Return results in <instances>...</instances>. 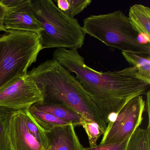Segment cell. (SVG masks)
<instances>
[{
  "label": "cell",
  "mask_w": 150,
  "mask_h": 150,
  "mask_svg": "<svg viewBox=\"0 0 150 150\" xmlns=\"http://www.w3.org/2000/svg\"><path fill=\"white\" fill-rule=\"evenodd\" d=\"M3 26L6 31L21 30L38 35L43 30L33 13L30 0H18L13 6L6 8Z\"/></svg>",
  "instance_id": "cell-8"
},
{
  "label": "cell",
  "mask_w": 150,
  "mask_h": 150,
  "mask_svg": "<svg viewBox=\"0 0 150 150\" xmlns=\"http://www.w3.org/2000/svg\"><path fill=\"white\" fill-rule=\"evenodd\" d=\"M125 60L137 69L139 77L150 84V53H138L122 52Z\"/></svg>",
  "instance_id": "cell-13"
},
{
  "label": "cell",
  "mask_w": 150,
  "mask_h": 150,
  "mask_svg": "<svg viewBox=\"0 0 150 150\" xmlns=\"http://www.w3.org/2000/svg\"><path fill=\"white\" fill-rule=\"evenodd\" d=\"M92 0H58L57 7L71 17L83 12L92 3Z\"/></svg>",
  "instance_id": "cell-17"
},
{
  "label": "cell",
  "mask_w": 150,
  "mask_h": 150,
  "mask_svg": "<svg viewBox=\"0 0 150 150\" xmlns=\"http://www.w3.org/2000/svg\"><path fill=\"white\" fill-rule=\"evenodd\" d=\"M44 102L42 91L28 75L0 89V108L13 111L23 110Z\"/></svg>",
  "instance_id": "cell-7"
},
{
  "label": "cell",
  "mask_w": 150,
  "mask_h": 150,
  "mask_svg": "<svg viewBox=\"0 0 150 150\" xmlns=\"http://www.w3.org/2000/svg\"><path fill=\"white\" fill-rule=\"evenodd\" d=\"M146 103H145V109H146V112L148 114V124L147 127L150 128V90H148L147 93H146Z\"/></svg>",
  "instance_id": "cell-22"
},
{
  "label": "cell",
  "mask_w": 150,
  "mask_h": 150,
  "mask_svg": "<svg viewBox=\"0 0 150 150\" xmlns=\"http://www.w3.org/2000/svg\"><path fill=\"white\" fill-rule=\"evenodd\" d=\"M28 110L36 122L45 133L56 126L71 124L57 118L51 114L39 110L35 105L30 107L28 108Z\"/></svg>",
  "instance_id": "cell-14"
},
{
  "label": "cell",
  "mask_w": 150,
  "mask_h": 150,
  "mask_svg": "<svg viewBox=\"0 0 150 150\" xmlns=\"http://www.w3.org/2000/svg\"><path fill=\"white\" fill-rule=\"evenodd\" d=\"M42 91L44 102L62 104L94 121L103 132L107 124L80 82L57 60H46L28 72Z\"/></svg>",
  "instance_id": "cell-2"
},
{
  "label": "cell",
  "mask_w": 150,
  "mask_h": 150,
  "mask_svg": "<svg viewBox=\"0 0 150 150\" xmlns=\"http://www.w3.org/2000/svg\"><path fill=\"white\" fill-rule=\"evenodd\" d=\"M126 150H150V128H137L130 138Z\"/></svg>",
  "instance_id": "cell-16"
},
{
  "label": "cell",
  "mask_w": 150,
  "mask_h": 150,
  "mask_svg": "<svg viewBox=\"0 0 150 150\" xmlns=\"http://www.w3.org/2000/svg\"><path fill=\"white\" fill-rule=\"evenodd\" d=\"M33 13L42 31L38 35L42 49H80L85 34L77 19L59 9L51 0L31 1Z\"/></svg>",
  "instance_id": "cell-3"
},
{
  "label": "cell",
  "mask_w": 150,
  "mask_h": 150,
  "mask_svg": "<svg viewBox=\"0 0 150 150\" xmlns=\"http://www.w3.org/2000/svg\"><path fill=\"white\" fill-rule=\"evenodd\" d=\"M73 125L56 126L46 132L51 150H82Z\"/></svg>",
  "instance_id": "cell-10"
},
{
  "label": "cell",
  "mask_w": 150,
  "mask_h": 150,
  "mask_svg": "<svg viewBox=\"0 0 150 150\" xmlns=\"http://www.w3.org/2000/svg\"><path fill=\"white\" fill-rule=\"evenodd\" d=\"M53 59L76 75L107 125L127 102L146 94L150 88V84L139 77L134 67L120 71L99 72L86 64L78 50L64 48H57L53 52Z\"/></svg>",
  "instance_id": "cell-1"
},
{
  "label": "cell",
  "mask_w": 150,
  "mask_h": 150,
  "mask_svg": "<svg viewBox=\"0 0 150 150\" xmlns=\"http://www.w3.org/2000/svg\"><path fill=\"white\" fill-rule=\"evenodd\" d=\"M13 112L0 108V150H11L8 139V125Z\"/></svg>",
  "instance_id": "cell-18"
},
{
  "label": "cell",
  "mask_w": 150,
  "mask_h": 150,
  "mask_svg": "<svg viewBox=\"0 0 150 150\" xmlns=\"http://www.w3.org/2000/svg\"><path fill=\"white\" fill-rule=\"evenodd\" d=\"M34 105L39 110L51 114L59 119L73 125L74 127L81 124L83 117L73 110L64 105L45 102Z\"/></svg>",
  "instance_id": "cell-11"
},
{
  "label": "cell",
  "mask_w": 150,
  "mask_h": 150,
  "mask_svg": "<svg viewBox=\"0 0 150 150\" xmlns=\"http://www.w3.org/2000/svg\"><path fill=\"white\" fill-rule=\"evenodd\" d=\"M21 110L23 114L24 122L30 134L45 150H48L50 148V146L45 132L36 122L33 116L29 111L28 109Z\"/></svg>",
  "instance_id": "cell-15"
},
{
  "label": "cell",
  "mask_w": 150,
  "mask_h": 150,
  "mask_svg": "<svg viewBox=\"0 0 150 150\" xmlns=\"http://www.w3.org/2000/svg\"><path fill=\"white\" fill-rule=\"evenodd\" d=\"M81 125L83 127L87 134L90 147L96 146L98 139L104 133L100 126L94 121L84 117L82 118Z\"/></svg>",
  "instance_id": "cell-19"
},
{
  "label": "cell",
  "mask_w": 150,
  "mask_h": 150,
  "mask_svg": "<svg viewBox=\"0 0 150 150\" xmlns=\"http://www.w3.org/2000/svg\"><path fill=\"white\" fill-rule=\"evenodd\" d=\"M82 28L85 34L109 47L122 52L150 53V43L140 42L139 34L128 17L121 10L90 16L84 19Z\"/></svg>",
  "instance_id": "cell-5"
},
{
  "label": "cell",
  "mask_w": 150,
  "mask_h": 150,
  "mask_svg": "<svg viewBox=\"0 0 150 150\" xmlns=\"http://www.w3.org/2000/svg\"><path fill=\"white\" fill-rule=\"evenodd\" d=\"M130 138L120 143L104 144H100L94 147H83L82 150H126Z\"/></svg>",
  "instance_id": "cell-20"
},
{
  "label": "cell",
  "mask_w": 150,
  "mask_h": 150,
  "mask_svg": "<svg viewBox=\"0 0 150 150\" xmlns=\"http://www.w3.org/2000/svg\"><path fill=\"white\" fill-rule=\"evenodd\" d=\"M6 12V8L0 1V31H6L3 26V20Z\"/></svg>",
  "instance_id": "cell-21"
},
{
  "label": "cell",
  "mask_w": 150,
  "mask_h": 150,
  "mask_svg": "<svg viewBox=\"0 0 150 150\" xmlns=\"http://www.w3.org/2000/svg\"><path fill=\"white\" fill-rule=\"evenodd\" d=\"M48 150H51V149H50V148H49V149H48Z\"/></svg>",
  "instance_id": "cell-23"
},
{
  "label": "cell",
  "mask_w": 150,
  "mask_h": 150,
  "mask_svg": "<svg viewBox=\"0 0 150 150\" xmlns=\"http://www.w3.org/2000/svg\"><path fill=\"white\" fill-rule=\"evenodd\" d=\"M42 50L35 33L7 30L0 36V89L26 76Z\"/></svg>",
  "instance_id": "cell-4"
},
{
  "label": "cell",
  "mask_w": 150,
  "mask_h": 150,
  "mask_svg": "<svg viewBox=\"0 0 150 150\" xmlns=\"http://www.w3.org/2000/svg\"><path fill=\"white\" fill-rule=\"evenodd\" d=\"M145 107L142 96L127 102L107 125L100 144L120 143L129 138L142 123Z\"/></svg>",
  "instance_id": "cell-6"
},
{
  "label": "cell",
  "mask_w": 150,
  "mask_h": 150,
  "mask_svg": "<svg viewBox=\"0 0 150 150\" xmlns=\"http://www.w3.org/2000/svg\"><path fill=\"white\" fill-rule=\"evenodd\" d=\"M8 133L11 150H46L29 131L21 110L12 113Z\"/></svg>",
  "instance_id": "cell-9"
},
{
  "label": "cell",
  "mask_w": 150,
  "mask_h": 150,
  "mask_svg": "<svg viewBox=\"0 0 150 150\" xmlns=\"http://www.w3.org/2000/svg\"><path fill=\"white\" fill-rule=\"evenodd\" d=\"M132 25L139 35L150 38V8L141 4L130 8L129 17Z\"/></svg>",
  "instance_id": "cell-12"
}]
</instances>
